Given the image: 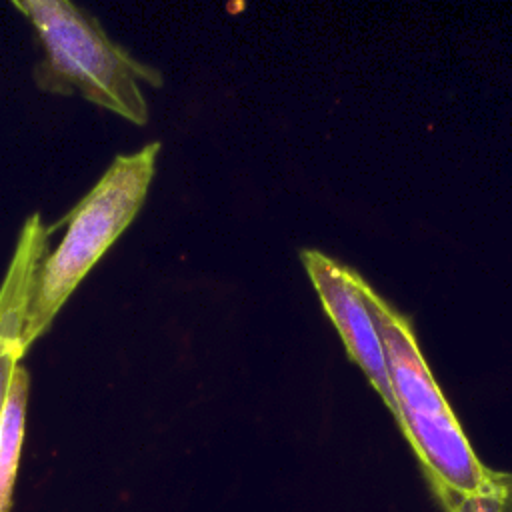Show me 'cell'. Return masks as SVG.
<instances>
[{
    "instance_id": "6da1fadb",
    "label": "cell",
    "mask_w": 512,
    "mask_h": 512,
    "mask_svg": "<svg viewBox=\"0 0 512 512\" xmlns=\"http://www.w3.org/2000/svg\"><path fill=\"white\" fill-rule=\"evenodd\" d=\"M362 296L380 334L392 392L398 408L396 422L418 456L438 498L446 494L478 496L492 490V470L474 454L462 426L434 380L412 324L380 298L368 282Z\"/></svg>"
},
{
    "instance_id": "7a4b0ae2",
    "label": "cell",
    "mask_w": 512,
    "mask_h": 512,
    "mask_svg": "<svg viewBox=\"0 0 512 512\" xmlns=\"http://www.w3.org/2000/svg\"><path fill=\"white\" fill-rule=\"evenodd\" d=\"M12 6L28 18L42 46L44 56L34 68L40 90L80 94L136 126L148 122L142 84L160 88V70L136 60L108 38L94 16L66 0H22Z\"/></svg>"
},
{
    "instance_id": "3957f363",
    "label": "cell",
    "mask_w": 512,
    "mask_h": 512,
    "mask_svg": "<svg viewBox=\"0 0 512 512\" xmlns=\"http://www.w3.org/2000/svg\"><path fill=\"white\" fill-rule=\"evenodd\" d=\"M160 142L120 154L94 188L64 216L66 234L54 252L42 260L28 304L22 344L24 350L46 334L52 320L140 212L156 172Z\"/></svg>"
},
{
    "instance_id": "277c9868",
    "label": "cell",
    "mask_w": 512,
    "mask_h": 512,
    "mask_svg": "<svg viewBox=\"0 0 512 512\" xmlns=\"http://www.w3.org/2000/svg\"><path fill=\"white\" fill-rule=\"evenodd\" d=\"M300 260L324 312L344 342L348 358L360 366L396 418L398 408L392 392L388 362L380 334L360 290L362 276L320 250L306 248L300 252Z\"/></svg>"
},
{
    "instance_id": "5b68a950",
    "label": "cell",
    "mask_w": 512,
    "mask_h": 512,
    "mask_svg": "<svg viewBox=\"0 0 512 512\" xmlns=\"http://www.w3.org/2000/svg\"><path fill=\"white\" fill-rule=\"evenodd\" d=\"M48 236L50 228H46L40 214H32L18 234L14 254L0 284V414L12 374L26 354L22 330L38 268L48 254Z\"/></svg>"
},
{
    "instance_id": "8992f818",
    "label": "cell",
    "mask_w": 512,
    "mask_h": 512,
    "mask_svg": "<svg viewBox=\"0 0 512 512\" xmlns=\"http://www.w3.org/2000/svg\"><path fill=\"white\" fill-rule=\"evenodd\" d=\"M30 392V374L18 364L0 414V512H10L12 492L26 430V408Z\"/></svg>"
},
{
    "instance_id": "52a82bcc",
    "label": "cell",
    "mask_w": 512,
    "mask_h": 512,
    "mask_svg": "<svg viewBox=\"0 0 512 512\" xmlns=\"http://www.w3.org/2000/svg\"><path fill=\"white\" fill-rule=\"evenodd\" d=\"M448 512H498V502L494 494V486L486 494L478 496H460V494H446L440 498Z\"/></svg>"
},
{
    "instance_id": "ba28073f",
    "label": "cell",
    "mask_w": 512,
    "mask_h": 512,
    "mask_svg": "<svg viewBox=\"0 0 512 512\" xmlns=\"http://www.w3.org/2000/svg\"><path fill=\"white\" fill-rule=\"evenodd\" d=\"M492 486L498 502V512H512V474L492 470Z\"/></svg>"
}]
</instances>
